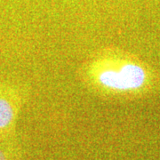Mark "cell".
I'll return each instance as SVG.
<instances>
[{"label": "cell", "mask_w": 160, "mask_h": 160, "mask_svg": "<svg viewBox=\"0 0 160 160\" xmlns=\"http://www.w3.org/2000/svg\"><path fill=\"white\" fill-rule=\"evenodd\" d=\"M79 77L92 92L109 100L147 97L159 87L157 70L135 54L118 47L99 50L81 65Z\"/></svg>", "instance_id": "6da1fadb"}, {"label": "cell", "mask_w": 160, "mask_h": 160, "mask_svg": "<svg viewBox=\"0 0 160 160\" xmlns=\"http://www.w3.org/2000/svg\"><path fill=\"white\" fill-rule=\"evenodd\" d=\"M26 88L0 79V141L16 140V125L26 102Z\"/></svg>", "instance_id": "7a4b0ae2"}, {"label": "cell", "mask_w": 160, "mask_h": 160, "mask_svg": "<svg viewBox=\"0 0 160 160\" xmlns=\"http://www.w3.org/2000/svg\"><path fill=\"white\" fill-rule=\"evenodd\" d=\"M0 160H25L18 139L0 141Z\"/></svg>", "instance_id": "3957f363"}]
</instances>
